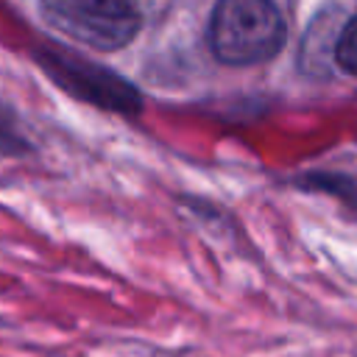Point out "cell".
Returning a JSON list of instances; mask_svg holds the SVG:
<instances>
[{"instance_id": "7a4b0ae2", "label": "cell", "mask_w": 357, "mask_h": 357, "mask_svg": "<svg viewBox=\"0 0 357 357\" xmlns=\"http://www.w3.org/2000/svg\"><path fill=\"white\" fill-rule=\"evenodd\" d=\"M39 11L53 31L100 53L126 47L142 25L137 0H42Z\"/></svg>"}, {"instance_id": "6da1fadb", "label": "cell", "mask_w": 357, "mask_h": 357, "mask_svg": "<svg viewBox=\"0 0 357 357\" xmlns=\"http://www.w3.org/2000/svg\"><path fill=\"white\" fill-rule=\"evenodd\" d=\"M287 25L273 0H218L206 42L223 64H259L284 45Z\"/></svg>"}, {"instance_id": "3957f363", "label": "cell", "mask_w": 357, "mask_h": 357, "mask_svg": "<svg viewBox=\"0 0 357 357\" xmlns=\"http://www.w3.org/2000/svg\"><path fill=\"white\" fill-rule=\"evenodd\" d=\"M39 61L53 75V81H59L67 92H73L89 103H100L114 112H137L139 109L137 92L103 67L86 64L78 59H67V53H59V50L39 53Z\"/></svg>"}, {"instance_id": "277c9868", "label": "cell", "mask_w": 357, "mask_h": 357, "mask_svg": "<svg viewBox=\"0 0 357 357\" xmlns=\"http://www.w3.org/2000/svg\"><path fill=\"white\" fill-rule=\"evenodd\" d=\"M335 59H337L340 70H346L349 75L357 78V14L340 31V36L335 42Z\"/></svg>"}]
</instances>
